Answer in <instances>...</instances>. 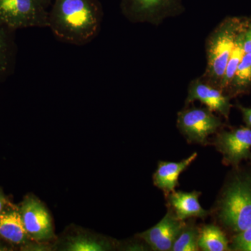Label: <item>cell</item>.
<instances>
[{"label": "cell", "instance_id": "cell-2", "mask_svg": "<svg viewBox=\"0 0 251 251\" xmlns=\"http://www.w3.org/2000/svg\"><path fill=\"white\" fill-rule=\"evenodd\" d=\"M245 23L242 18H227L211 33L206 43L207 66L203 80L220 89L237 36Z\"/></svg>", "mask_w": 251, "mask_h": 251}, {"label": "cell", "instance_id": "cell-10", "mask_svg": "<svg viewBox=\"0 0 251 251\" xmlns=\"http://www.w3.org/2000/svg\"><path fill=\"white\" fill-rule=\"evenodd\" d=\"M198 100L211 112H216L228 118L231 104L228 96L215 86L207 83L205 81L196 79L192 81L188 88L186 103H190Z\"/></svg>", "mask_w": 251, "mask_h": 251}, {"label": "cell", "instance_id": "cell-13", "mask_svg": "<svg viewBox=\"0 0 251 251\" xmlns=\"http://www.w3.org/2000/svg\"><path fill=\"white\" fill-rule=\"evenodd\" d=\"M197 156L198 153L195 152L180 162H160L153 174V184L167 195L174 192L179 185V175L196 160Z\"/></svg>", "mask_w": 251, "mask_h": 251}, {"label": "cell", "instance_id": "cell-20", "mask_svg": "<svg viewBox=\"0 0 251 251\" xmlns=\"http://www.w3.org/2000/svg\"><path fill=\"white\" fill-rule=\"evenodd\" d=\"M233 249L237 251H251V226L234 237Z\"/></svg>", "mask_w": 251, "mask_h": 251}, {"label": "cell", "instance_id": "cell-11", "mask_svg": "<svg viewBox=\"0 0 251 251\" xmlns=\"http://www.w3.org/2000/svg\"><path fill=\"white\" fill-rule=\"evenodd\" d=\"M0 239L23 247L29 243L31 239L25 228L17 206L10 204L0 213Z\"/></svg>", "mask_w": 251, "mask_h": 251}, {"label": "cell", "instance_id": "cell-21", "mask_svg": "<svg viewBox=\"0 0 251 251\" xmlns=\"http://www.w3.org/2000/svg\"><path fill=\"white\" fill-rule=\"evenodd\" d=\"M243 46L244 52L251 54V19L246 20L243 29Z\"/></svg>", "mask_w": 251, "mask_h": 251}, {"label": "cell", "instance_id": "cell-17", "mask_svg": "<svg viewBox=\"0 0 251 251\" xmlns=\"http://www.w3.org/2000/svg\"><path fill=\"white\" fill-rule=\"evenodd\" d=\"M109 246L97 238L78 234L69 238L64 245V250L69 251H103L108 250Z\"/></svg>", "mask_w": 251, "mask_h": 251}, {"label": "cell", "instance_id": "cell-6", "mask_svg": "<svg viewBox=\"0 0 251 251\" xmlns=\"http://www.w3.org/2000/svg\"><path fill=\"white\" fill-rule=\"evenodd\" d=\"M23 225L34 242H46L54 237L52 219L45 205L34 196L25 198L19 208Z\"/></svg>", "mask_w": 251, "mask_h": 251}, {"label": "cell", "instance_id": "cell-7", "mask_svg": "<svg viewBox=\"0 0 251 251\" xmlns=\"http://www.w3.org/2000/svg\"><path fill=\"white\" fill-rule=\"evenodd\" d=\"M182 8V0H121L122 13L135 22L155 21Z\"/></svg>", "mask_w": 251, "mask_h": 251}, {"label": "cell", "instance_id": "cell-15", "mask_svg": "<svg viewBox=\"0 0 251 251\" xmlns=\"http://www.w3.org/2000/svg\"><path fill=\"white\" fill-rule=\"evenodd\" d=\"M198 247L204 251L229 250L228 242L223 231L214 225H206L199 232Z\"/></svg>", "mask_w": 251, "mask_h": 251}, {"label": "cell", "instance_id": "cell-14", "mask_svg": "<svg viewBox=\"0 0 251 251\" xmlns=\"http://www.w3.org/2000/svg\"><path fill=\"white\" fill-rule=\"evenodd\" d=\"M14 31L0 23V82L14 71L16 58Z\"/></svg>", "mask_w": 251, "mask_h": 251}, {"label": "cell", "instance_id": "cell-3", "mask_svg": "<svg viewBox=\"0 0 251 251\" xmlns=\"http://www.w3.org/2000/svg\"><path fill=\"white\" fill-rule=\"evenodd\" d=\"M219 218L238 233L251 226V180H236L226 190L220 204Z\"/></svg>", "mask_w": 251, "mask_h": 251}, {"label": "cell", "instance_id": "cell-19", "mask_svg": "<svg viewBox=\"0 0 251 251\" xmlns=\"http://www.w3.org/2000/svg\"><path fill=\"white\" fill-rule=\"evenodd\" d=\"M199 232L193 227H186L181 231L176 238L172 251H197L198 247Z\"/></svg>", "mask_w": 251, "mask_h": 251}, {"label": "cell", "instance_id": "cell-24", "mask_svg": "<svg viewBox=\"0 0 251 251\" xmlns=\"http://www.w3.org/2000/svg\"><path fill=\"white\" fill-rule=\"evenodd\" d=\"M39 1L47 9L50 4H52L54 0H39Z\"/></svg>", "mask_w": 251, "mask_h": 251}, {"label": "cell", "instance_id": "cell-16", "mask_svg": "<svg viewBox=\"0 0 251 251\" xmlns=\"http://www.w3.org/2000/svg\"><path fill=\"white\" fill-rule=\"evenodd\" d=\"M244 27L237 36L234 49L232 50V53L230 54L227 66H226L224 77H223L222 81L220 85V90H222L223 92L229 89L238 66L240 64L243 56L245 54L244 46H243V29H244Z\"/></svg>", "mask_w": 251, "mask_h": 251}, {"label": "cell", "instance_id": "cell-1", "mask_svg": "<svg viewBox=\"0 0 251 251\" xmlns=\"http://www.w3.org/2000/svg\"><path fill=\"white\" fill-rule=\"evenodd\" d=\"M103 9L98 0H54L49 26L59 40L83 46L100 31Z\"/></svg>", "mask_w": 251, "mask_h": 251}, {"label": "cell", "instance_id": "cell-23", "mask_svg": "<svg viewBox=\"0 0 251 251\" xmlns=\"http://www.w3.org/2000/svg\"><path fill=\"white\" fill-rule=\"evenodd\" d=\"M10 203L8 201L7 198L3 193V191L0 189V213L5 208L9 205Z\"/></svg>", "mask_w": 251, "mask_h": 251}, {"label": "cell", "instance_id": "cell-22", "mask_svg": "<svg viewBox=\"0 0 251 251\" xmlns=\"http://www.w3.org/2000/svg\"><path fill=\"white\" fill-rule=\"evenodd\" d=\"M239 108L242 112L244 122L249 126L251 127V108H244L242 106H239Z\"/></svg>", "mask_w": 251, "mask_h": 251}, {"label": "cell", "instance_id": "cell-5", "mask_svg": "<svg viewBox=\"0 0 251 251\" xmlns=\"http://www.w3.org/2000/svg\"><path fill=\"white\" fill-rule=\"evenodd\" d=\"M221 122L206 108H190L178 114L177 126L190 143L204 145L221 127Z\"/></svg>", "mask_w": 251, "mask_h": 251}, {"label": "cell", "instance_id": "cell-9", "mask_svg": "<svg viewBox=\"0 0 251 251\" xmlns=\"http://www.w3.org/2000/svg\"><path fill=\"white\" fill-rule=\"evenodd\" d=\"M216 145L226 161L237 164L250 155L251 128L244 127L222 132L216 138Z\"/></svg>", "mask_w": 251, "mask_h": 251}, {"label": "cell", "instance_id": "cell-18", "mask_svg": "<svg viewBox=\"0 0 251 251\" xmlns=\"http://www.w3.org/2000/svg\"><path fill=\"white\" fill-rule=\"evenodd\" d=\"M251 86V54L246 53L243 56L238 66L229 88L233 93H241Z\"/></svg>", "mask_w": 251, "mask_h": 251}, {"label": "cell", "instance_id": "cell-12", "mask_svg": "<svg viewBox=\"0 0 251 251\" xmlns=\"http://www.w3.org/2000/svg\"><path fill=\"white\" fill-rule=\"evenodd\" d=\"M168 204L173 211V216L179 221H184L189 218L204 219L208 215V211L203 209L198 198L201 192H182L177 191L170 193Z\"/></svg>", "mask_w": 251, "mask_h": 251}, {"label": "cell", "instance_id": "cell-4", "mask_svg": "<svg viewBox=\"0 0 251 251\" xmlns=\"http://www.w3.org/2000/svg\"><path fill=\"white\" fill-rule=\"evenodd\" d=\"M0 23L14 31L47 27L49 11L39 0H0Z\"/></svg>", "mask_w": 251, "mask_h": 251}, {"label": "cell", "instance_id": "cell-8", "mask_svg": "<svg viewBox=\"0 0 251 251\" xmlns=\"http://www.w3.org/2000/svg\"><path fill=\"white\" fill-rule=\"evenodd\" d=\"M185 226L184 221H179L171 213H168L158 224L140 234L139 237L153 251H171Z\"/></svg>", "mask_w": 251, "mask_h": 251}]
</instances>
